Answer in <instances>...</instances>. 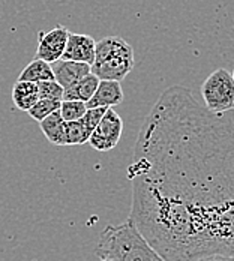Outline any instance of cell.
Instances as JSON below:
<instances>
[{"instance_id":"cell-17","label":"cell","mask_w":234,"mask_h":261,"mask_svg":"<svg viewBox=\"0 0 234 261\" xmlns=\"http://www.w3.org/2000/svg\"><path fill=\"white\" fill-rule=\"evenodd\" d=\"M38 90H39V99H50V101H57V102L63 101L65 89L56 80L38 83Z\"/></svg>"},{"instance_id":"cell-7","label":"cell","mask_w":234,"mask_h":261,"mask_svg":"<svg viewBox=\"0 0 234 261\" xmlns=\"http://www.w3.org/2000/svg\"><path fill=\"white\" fill-rule=\"evenodd\" d=\"M95 50H96V41L92 36L69 32L66 50L60 60L80 62L92 66L95 62Z\"/></svg>"},{"instance_id":"cell-14","label":"cell","mask_w":234,"mask_h":261,"mask_svg":"<svg viewBox=\"0 0 234 261\" xmlns=\"http://www.w3.org/2000/svg\"><path fill=\"white\" fill-rule=\"evenodd\" d=\"M93 130H90L81 120L66 122L65 125V146H81L89 143Z\"/></svg>"},{"instance_id":"cell-21","label":"cell","mask_w":234,"mask_h":261,"mask_svg":"<svg viewBox=\"0 0 234 261\" xmlns=\"http://www.w3.org/2000/svg\"><path fill=\"white\" fill-rule=\"evenodd\" d=\"M231 75H233V80H234V71H233V74H231Z\"/></svg>"},{"instance_id":"cell-11","label":"cell","mask_w":234,"mask_h":261,"mask_svg":"<svg viewBox=\"0 0 234 261\" xmlns=\"http://www.w3.org/2000/svg\"><path fill=\"white\" fill-rule=\"evenodd\" d=\"M39 101V90L38 84L29 81H17L12 87V102L21 110L29 111L33 105Z\"/></svg>"},{"instance_id":"cell-9","label":"cell","mask_w":234,"mask_h":261,"mask_svg":"<svg viewBox=\"0 0 234 261\" xmlns=\"http://www.w3.org/2000/svg\"><path fill=\"white\" fill-rule=\"evenodd\" d=\"M123 101V90L119 81H101L92 99L86 104L87 108H113Z\"/></svg>"},{"instance_id":"cell-19","label":"cell","mask_w":234,"mask_h":261,"mask_svg":"<svg viewBox=\"0 0 234 261\" xmlns=\"http://www.w3.org/2000/svg\"><path fill=\"white\" fill-rule=\"evenodd\" d=\"M195 261H234V257H228V255H221V254H213V255H207V257H201Z\"/></svg>"},{"instance_id":"cell-8","label":"cell","mask_w":234,"mask_h":261,"mask_svg":"<svg viewBox=\"0 0 234 261\" xmlns=\"http://www.w3.org/2000/svg\"><path fill=\"white\" fill-rule=\"evenodd\" d=\"M54 79L63 87L68 89L75 84L81 79L92 74L90 65L80 63V62H69V60H57L51 65Z\"/></svg>"},{"instance_id":"cell-16","label":"cell","mask_w":234,"mask_h":261,"mask_svg":"<svg viewBox=\"0 0 234 261\" xmlns=\"http://www.w3.org/2000/svg\"><path fill=\"white\" fill-rule=\"evenodd\" d=\"M59 111L65 122H77L86 114L87 107L80 101H62Z\"/></svg>"},{"instance_id":"cell-18","label":"cell","mask_w":234,"mask_h":261,"mask_svg":"<svg viewBox=\"0 0 234 261\" xmlns=\"http://www.w3.org/2000/svg\"><path fill=\"white\" fill-rule=\"evenodd\" d=\"M107 110H108V108H104V107H101V108H87L86 114H84L80 120H81L89 129L95 130V128L99 125L101 119L104 117Z\"/></svg>"},{"instance_id":"cell-6","label":"cell","mask_w":234,"mask_h":261,"mask_svg":"<svg viewBox=\"0 0 234 261\" xmlns=\"http://www.w3.org/2000/svg\"><path fill=\"white\" fill-rule=\"evenodd\" d=\"M68 38H69V30L60 24L53 27L50 32H41L35 59L44 60L50 65L60 60L66 50Z\"/></svg>"},{"instance_id":"cell-5","label":"cell","mask_w":234,"mask_h":261,"mask_svg":"<svg viewBox=\"0 0 234 261\" xmlns=\"http://www.w3.org/2000/svg\"><path fill=\"white\" fill-rule=\"evenodd\" d=\"M122 132H123L122 117L113 108H108L99 125L93 130L89 144L98 152H108L119 144Z\"/></svg>"},{"instance_id":"cell-12","label":"cell","mask_w":234,"mask_h":261,"mask_svg":"<svg viewBox=\"0 0 234 261\" xmlns=\"http://www.w3.org/2000/svg\"><path fill=\"white\" fill-rule=\"evenodd\" d=\"M65 125L66 122L63 120L60 111L53 113L39 123L42 134L54 146H65Z\"/></svg>"},{"instance_id":"cell-10","label":"cell","mask_w":234,"mask_h":261,"mask_svg":"<svg viewBox=\"0 0 234 261\" xmlns=\"http://www.w3.org/2000/svg\"><path fill=\"white\" fill-rule=\"evenodd\" d=\"M98 84H99V79L95 77L93 74H89L87 77L81 79L71 87L65 89L63 101H80V102L87 104L95 95Z\"/></svg>"},{"instance_id":"cell-13","label":"cell","mask_w":234,"mask_h":261,"mask_svg":"<svg viewBox=\"0 0 234 261\" xmlns=\"http://www.w3.org/2000/svg\"><path fill=\"white\" fill-rule=\"evenodd\" d=\"M54 72L50 63L39 60V59H33L26 68L20 72L18 81H29V83H42V81H54Z\"/></svg>"},{"instance_id":"cell-1","label":"cell","mask_w":234,"mask_h":261,"mask_svg":"<svg viewBox=\"0 0 234 261\" xmlns=\"http://www.w3.org/2000/svg\"><path fill=\"white\" fill-rule=\"evenodd\" d=\"M129 219L165 261L234 257V110L213 114L185 86L144 117L128 165Z\"/></svg>"},{"instance_id":"cell-2","label":"cell","mask_w":234,"mask_h":261,"mask_svg":"<svg viewBox=\"0 0 234 261\" xmlns=\"http://www.w3.org/2000/svg\"><path fill=\"white\" fill-rule=\"evenodd\" d=\"M95 255L113 261H165L128 218L120 225H108L95 246Z\"/></svg>"},{"instance_id":"cell-20","label":"cell","mask_w":234,"mask_h":261,"mask_svg":"<svg viewBox=\"0 0 234 261\" xmlns=\"http://www.w3.org/2000/svg\"><path fill=\"white\" fill-rule=\"evenodd\" d=\"M101 261H113V260H101Z\"/></svg>"},{"instance_id":"cell-15","label":"cell","mask_w":234,"mask_h":261,"mask_svg":"<svg viewBox=\"0 0 234 261\" xmlns=\"http://www.w3.org/2000/svg\"><path fill=\"white\" fill-rule=\"evenodd\" d=\"M60 104H62V102H57V101L39 99L36 104L33 105V107L27 111V114H29L33 120H36V122L41 123L44 119H47L48 116H51L53 113L59 111V110H60Z\"/></svg>"},{"instance_id":"cell-4","label":"cell","mask_w":234,"mask_h":261,"mask_svg":"<svg viewBox=\"0 0 234 261\" xmlns=\"http://www.w3.org/2000/svg\"><path fill=\"white\" fill-rule=\"evenodd\" d=\"M201 96L204 101V107L213 114H224L227 111H233V75L224 68L213 71L201 84Z\"/></svg>"},{"instance_id":"cell-3","label":"cell","mask_w":234,"mask_h":261,"mask_svg":"<svg viewBox=\"0 0 234 261\" xmlns=\"http://www.w3.org/2000/svg\"><path fill=\"white\" fill-rule=\"evenodd\" d=\"M134 69V48L120 36H107L96 42L90 71L101 81H122Z\"/></svg>"}]
</instances>
